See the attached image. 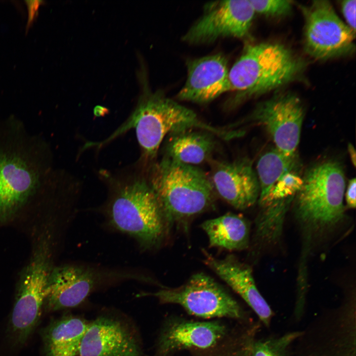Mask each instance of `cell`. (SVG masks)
I'll use <instances>...</instances> for the list:
<instances>
[{
    "instance_id": "4fadbf2b",
    "label": "cell",
    "mask_w": 356,
    "mask_h": 356,
    "mask_svg": "<svg viewBox=\"0 0 356 356\" xmlns=\"http://www.w3.org/2000/svg\"><path fill=\"white\" fill-rule=\"evenodd\" d=\"M79 356H146L135 329L126 321L107 315L89 322Z\"/></svg>"
},
{
    "instance_id": "e0dca14e",
    "label": "cell",
    "mask_w": 356,
    "mask_h": 356,
    "mask_svg": "<svg viewBox=\"0 0 356 356\" xmlns=\"http://www.w3.org/2000/svg\"><path fill=\"white\" fill-rule=\"evenodd\" d=\"M203 253L205 265L243 299L261 323L268 328L273 312L257 288L251 268L232 255L220 259L205 250H203Z\"/></svg>"
},
{
    "instance_id": "2e32d148",
    "label": "cell",
    "mask_w": 356,
    "mask_h": 356,
    "mask_svg": "<svg viewBox=\"0 0 356 356\" xmlns=\"http://www.w3.org/2000/svg\"><path fill=\"white\" fill-rule=\"evenodd\" d=\"M187 68L186 81L177 95L179 100L206 104L230 91L227 62L221 54L190 60Z\"/></svg>"
},
{
    "instance_id": "ffe728a7",
    "label": "cell",
    "mask_w": 356,
    "mask_h": 356,
    "mask_svg": "<svg viewBox=\"0 0 356 356\" xmlns=\"http://www.w3.org/2000/svg\"><path fill=\"white\" fill-rule=\"evenodd\" d=\"M89 322L65 314L50 320L42 329L44 356H77Z\"/></svg>"
},
{
    "instance_id": "cb8c5ba5",
    "label": "cell",
    "mask_w": 356,
    "mask_h": 356,
    "mask_svg": "<svg viewBox=\"0 0 356 356\" xmlns=\"http://www.w3.org/2000/svg\"><path fill=\"white\" fill-rule=\"evenodd\" d=\"M299 170H293L284 175L273 185L267 195L258 200L261 207L275 202L293 201L301 188L303 180Z\"/></svg>"
},
{
    "instance_id": "9a60e30c",
    "label": "cell",
    "mask_w": 356,
    "mask_h": 356,
    "mask_svg": "<svg viewBox=\"0 0 356 356\" xmlns=\"http://www.w3.org/2000/svg\"><path fill=\"white\" fill-rule=\"evenodd\" d=\"M209 175L216 193L236 209H247L258 201L260 184L252 160L247 157L231 161L212 160Z\"/></svg>"
},
{
    "instance_id": "277c9868",
    "label": "cell",
    "mask_w": 356,
    "mask_h": 356,
    "mask_svg": "<svg viewBox=\"0 0 356 356\" xmlns=\"http://www.w3.org/2000/svg\"><path fill=\"white\" fill-rule=\"evenodd\" d=\"M305 67V63L282 44H248L229 70L230 91L236 93L227 103L228 107L235 108L247 99L297 79Z\"/></svg>"
},
{
    "instance_id": "ac0fdd59",
    "label": "cell",
    "mask_w": 356,
    "mask_h": 356,
    "mask_svg": "<svg viewBox=\"0 0 356 356\" xmlns=\"http://www.w3.org/2000/svg\"><path fill=\"white\" fill-rule=\"evenodd\" d=\"M36 173L21 157L0 153V219L9 217L37 186Z\"/></svg>"
},
{
    "instance_id": "ba28073f",
    "label": "cell",
    "mask_w": 356,
    "mask_h": 356,
    "mask_svg": "<svg viewBox=\"0 0 356 356\" xmlns=\"http://www.w3.org/2000/svg\"><path fill=\"white\" fill-rule=\"evenodd\" d=\"M131 279L143 280V276L134 272L79 265L52 268L44 303L45 309L53 312L76 307L98 287Z\"/></svg>"
},
{
    "instance_id": "44dd1931",
    "label": "cell",
    "mask_w": 356,
    "mask_h": 356,
    "mask_svg": "<svg viewBox=\"0 0 356 356\" xmlns=\"http://www.w3.org/2000/svg\"><path fill=\"white\" fill-rule=\"evenodd\" d=\"M201 226L208 237L210 247L237 251L249 246V223L240 215L226 213L204 222Z\"/></svg>"
},
{
    "instance_id": "d6986e66",
    "label": "cell",
    "mask_w": 356,
    "mask_h": 356,
    "mask_svg": "<svg viewBox=\"0 0 356 356\" xmlns=\"http://www.w3.org/2000/svg\"><path fill=\"white\" fill-rule=\"evenodd\" d=\"M216 137L211 132L197 129L171 134L163 141V157L196 166L210 162L217 147Z\"/></svg>"
},
{
    "instance_id": "9c48e42d",
    "label": "cell",
    "mask_w": 356,
    "mask_h": 356,
    "mask_svg": "<svg viewBox=\"0 0 356 356\" xmlns=\"http://www.w3.org/2000/svg\"><path fill=\"white\" fill-rule=\"evenodd\" d=\"M49 257L48 244L44 242L21 277L9 320L11 333L20 344L26 341L41 317L52 269Z\"/></svg>"
},
{
    "instance_id": "8fae6325",
    "label": "cell",
    "mask_w": 356,
    "mask_h": 356,
    "mask_svg": "<svg viewBox=\"0 0 356 356\" xmlns=\"http://www.w3.org/2000/svg\"><path fill=\"white\" fill-rule=\"evenodd\" d=\"M304 44L308 54L325 60L351 53L355 32L345 24L327 0H314L303 8Z\"/></svg>"
},
{
    "instance_id": "7402d4cb",
    "label": "cell",
    "mask_w": 356,
    "mask_h": 356,
    "mask_svg": "<svg viewBox=\"0 0 356 356\" xmlns=\"http://www.w3.org/2000/svg\"><path fill=\"white\" fill-rule=\"evenodd\" d=\"M300 166L297 152L289 155L274 147L263 153L256 166L260 188L258 200L264 198L284 175L300 170Z\"/></svg>"
},
{
    "instance_id": "f546056e",
    "label": "cell",
    "mask_w": 356,
    "mask_h": 356,
    "mask_svg": "<svg viewBox=\"0 0 356 356\" xmlns=\"http://www.w3.org/2000/svg\"><path fill=\"white\" fill-rule=\"evenodd\" d=\"M348 150L350 155V158L351 159V161L354 166L355 167L356 162V151L354 147L351 143H349L348 145Z\"/></svg>"
},
{
    "instance_id": "3957f363",
    "label": "cell",
    "mask_w": 356,
    "mask_h": 356,
    "mask_svg": "<svg viewBox=\"0 0 356 356\" xmlns=\"http://www.w3.org/2000/svg\"><path fill=\"white\" fill-rule=\"evenodd\" d=\"M145 169L169 228L214 206L216 193L209 176L198 167L163 157Z\"/></svg>"
},
{
    "instance_id": "5bb4252c",
    "label": "cell",
    "mask_w": 356,
    "mask_h": 356,
    "mask_svg": "<svg viewBox=\"0 0 356 356\" xmlns=\"http://www.w3.org/2000/svg\"><path fill=\"white\" fill-rule=\"evenodd\" d=\"M227 335L226 326L218 321L170 319L160 330L155 356H171L184 350L206 351L220 344Z\"/></svg>"
},
{
    "instance_id": "83f0119b",
    "label": "cell",
    "mask_w": 356,
    "mask_h": 356,
    "mask_svg": "<svg viewBox=\"0 0 356 356\" xmlns=\"http://www.w3.org/2000/svg\"><path fill=\"white\" fill-rule=\"evenodd\" d=\"M356 178H353L349 180L346 191L345 199L348 207L352 209L356 208Z\"/></svg>"
},
{
    "instance_id": "d4e9b609",
    "label": "cell",
    "mask_w": 356,
    "mask_h": 356,
    "mask_svg": "<svg viewBox=\"0 0 356 356\" xmlns=\"http://www.w3.org/2000/svg\"><path fill=\"white\" fill-rule=\"evenodd\" d=\"M253 344L248 336L235 335L210 350L198 351L196 356H252Z\"/></svg>"
},
{
    "instance_id": "6da1fadb",
    "label": "cell",
    "mask_w": 356,
    "mask_h": 356,
    "mask_svg": "<svg viewBox=\"0 0 356 356\" xmlns=\"http://www.w3.org/2000/svg\"><path fill=\"white\" fill-rule=\"evenodd\" d=\"M140 166L141 170L137 167L117 174L102 170L99 174L108 191L105 211L109 222L147 250L160 245L170 228L145 168Z\"/></svg>"
},
{
    "instance_id": "484cf974",
    "label": "cell",
    "mask_w": 356,
    "mask_h": 356,
    "mask_svg": "<svg viewBox=\"0 0 356 356\" xmlns=\"http://www.w3.org/2000/svg\"><path fill=\"white\" fill-rule=\"evenodd\" d=\"M255 12L272 17L288 15L292 9V1L288 0H250Z\"/></svg>"
},
{
    "instance_id": "4dcf8cb0",
    "label": "cell",
    "mask_w": 356,
    "mask_h": 356,
    "mask_svg": "<svg viewBox=\"0 0 356 356\" xmlns=\"http://www.w3.org/2000/svg\"><path fill=\"white\" fill-rule=\"evenodd\" d=\"M252 321H254V320H252ZM249 322H250V321H249ZM244 323H245V322H244Z\"/></svg>"
},
{
    "instance_id": "7c38bea8",
    "label": "cell",
    "mask_w": 356,
    "mask_h": 356,
    "mask_svg": "<svg viewBox=\"0 0 356 356\" xmlns=\"http://www.w3.org/2000/svg\"><path fill=\"white\" fill-rule=\"evenodd\" d=\"M255 13L250 0L207 4L203 15L184 35L182 40L198 44L224 37L244 38L249 34Z\"/></svg>"
},
{
    "instance_id": "52a82bcc",
    "label": "cell",
    "mask_w": 356,
    "mask_h": 356,
    "mask_svg": "<svg viewBox=\"0 0 356 356\" xmlns=\"http://www.w3.org/2000/svg\"><path fill=\"white\" fill-rule=\"evenodd\" d=\"M139 296L154 297L161 304L178 305L189 314L201 318L225 317L240 322L251 319L220 284L203 272L193 274L178 287L162 288Z\"/></svg>"
},
{
    "instance_id": "603a6c76",
    "label": "cell",
    "mask_w": 356,
    "mask_h": 356,
    "mask_svg": "<svg viewBox=\"0 0 356 356\" xmlns=\"http://www.w3.org/2000/svg\"><path fill=\"white\" fill-rule=\"evenodd\" d=\"M301 333V330H296L257 338L252 356H289L293 344Z\"/></svg>"
},
{
    "instance_id": "5b68a950",
    "label": "cell",
    "mask_w": 356,
    "mask_h": 356,
    "mask_svg": "<svg viewBox=\"0 0 356 356\" xmlns=\"http://www.w3.org/2000/svg\"><path fill=\"white\" fill-rule=\"evenodd\" d=\"M302 180L294 199L300 221L315 231L337 224L344 213L346 180L341 163L333 159L317 162L306 170Z\"/></svg>"
},
{
    "instance_id": "30bf717a",
    "label": "cell",
    "mask_w": 356,
    "mask_h": 356,
    "mask_svg": "<svg viewBox=\"0 0 356 356\" xmlns=\"http://www.w3.org/2000/svg\"><path fill=\"white\" fill-rule=\"evenodd\" d=\"M305 110L300 98L290 93L274 95L259 104L243 122L227 126L235 130L243 124L262 126L273 141L275 148L289 155L296 153Z\"/></svg>"
},
{
    "instance_id": "8992f818",
    "label": "cell",
    "mask_w": 356,
    "mask_h": 356,
    "mask_svg": "<svg viewBox=\"0 0 356 356\" xmlns=\"http://www.w3.org/2000/svg\"><path fill=\"white\" fill-rule=\"evenodd\" d=\"M301 331L289 356H356L355 299L319 313Z\"/></svg>"
},
{
    "instance_id": "4316f807",
    "label": "cell",
    "mask_w": 356,
    "mask_h": 356,
    "mask_svg": "<svg viewBox=\"0 0 356 356\" xmlns=\"http://www.w3.org/2000/svg\"><path fill=\"white\" fill-rule=\"evenodd\" d=\"M341 8L347 25L354 32L356 31V0L342 1Z\"/></svg>"
},
{
    "instance_id": "f1b7e54d",
    "label": "cell",
    "mask_w": 356,
    "mask_h": 356,
    "mask_svg": "<svg viewBox=\"0 0 356 356\" xmlns=\"http://www.w3.org/2000/svg\"><path fill=\"white\" fill-rule=\"evenodd\" d=\"M26 2L28 10V19L26 26V29H28L30 25L36 18L38 13L39 8L41 5V3H43V1L41 0H27L26 1Z\"/></svg>"
},
{
    "instance_id": "7a4b0ae2",
    "label": "cell",
    "mask_w": 356,
    "mask_h": 356,
    "mask_svg": "<svg viewBox=\"0 0 356 356\" xmlns=\"http://www.w3.org/2000/svg\"><path fill=\"white\" fill-rule=\"evenodd\" d=\"M140 76L142 91L134 110L126 121L109 136L113 140L134 129L141 151L139 163L148 165L154 162L165 138L175 132L197 129L211 132L225 140L240 137L239 131L211 125L200 119L193 110L167 97L162 91L152 92L143 74Z\"/></svg>"
}]
</instances>
